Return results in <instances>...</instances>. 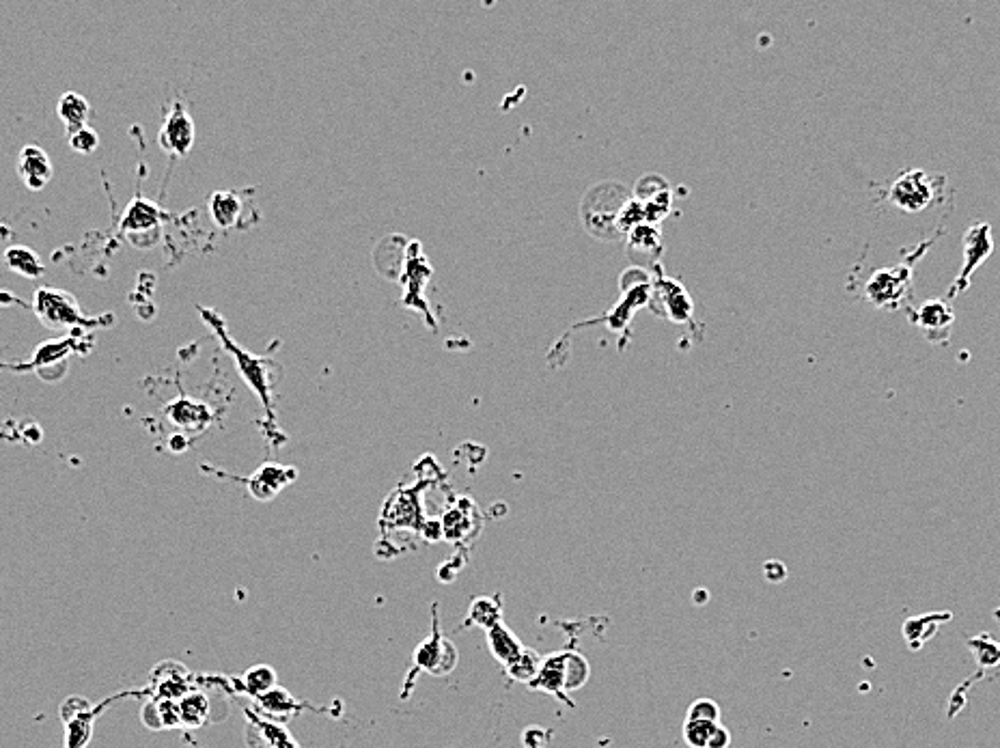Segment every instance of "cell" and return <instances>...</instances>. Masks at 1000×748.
<instances>
[{
	"label": "cell",
	"instance_id": "7c38bea8",
	"mask_svg": "<svg viewBox=\"0 0 1000 748\" xmlns=\"http://www.w3.org/2000/svg\"><path fill=\"white\" fill-rule=\"evenodd\" d=\"M18 175L29 190H44L54 175L50 156L37 145H26L18 156Z\"/></svg>",
	"mask_w": 1000,
	"mask_h": 748
},
{
	"label": "cell",
	"instance_id": "484cf974",
	"mask_svg": "<svg viewBox=\"0 0 1000 748\" xmlns=\"http://www.w3.org/2000/svg\"><path fill=\"white\" fill-rule=\"evenodd\" d=\"M731 746V733L727 727H722L718 725L712 733V738L710 742H707V748H729Z\"/></svg>",
	"mask_w": 1000,
	"mask_h": 748
},
{
	"label": "cell",
	"instance_id": "52a82bcc",
	"mask_svg": "<svg viewBox=\"0 0 1000 748\" xmlns=\"http://www.w3.org/2000/svg\"><path fill=\"white\" fill-rule=\"evenodd\" d=\"M994 253V235L990 223H972L968 231L964 233V255H962V268L957 272L953 285L949 287V298H957L964 294L970 287V276L977 268H981L985 261L990 259Z\"/></svg>",
	"mask_w": 1000,
	"mask_h": 748
},
{
	"label": "cell",
	"instance_id": "603a6c76",
	"mask_svg": "<svg viewBox=\"0 0 1000 748\" xmlns=\"http://www.w3.org/2000/svg\"><path fill=\"white\" fill-rule=\"evenodd\" d=\"M716 727V723H705V720H686L684 740L690 748H707Z\"/></svg>",
	"mask_w": 1000,
	"mask_h": 748
},
{
	"label": "cell",
	"instance_id": "cb8c5ba5",
	"mask_svg": "<svg viewBox=\"0 0 1000 748\" xmlns=\"http://www.w3.org/2000/svg\"><path fill=\"white\" fill-rule=\"evenodd\" d=\"M67 141H69V147H72V151H76V154L89 156L97 147H100V134H97L93 128L85 126L72 134H67Z\"/></svg>",
	"mask_w": 1000,
	"mask_h": 748
},
{
	"label": "cell",
	"instance_id": "277c9868",
	"mask_svg": "<svg viewBox=\"0 0 1000 748\" xmlns=\"http://www.w3.org/2000/svg\"><path fill=\"white\" fill-rule=\"evenodd\" d=\"M649 309L660 317H666L675 324H694V304L682 281L666 276L660 263L654 266V276H651V300Z\"/></svg>",
	"mask_w": 1000,
	"mask_h": 748
},
{
	"label": "cell",
	"instance_id": "ba28073f",
	"mask_svg": "<svg viewBox=\"0 0 1000 748\" xmlns=\"http://www.w3.org/2000/svg\"><path fill=\"white\" fill-rule=\"evenodd\" d=\"M429 276H432V266H429L425 255L421 253V246L416 242L410 244L408 255L404 259V270H401V283H404L406 289L401 302H404L406 307L423 313L427 317V324L434 328L436 322L432 320V315H429V307L423 298V289L429 283Z\"/></svg>",
	"mask_w": 1000,
	"mask_h": 748
},
{
	"label": "cell",
	"instance_id": "44dd1931",
	"mask_svg": "<svg viewBox=\"0 0 1000 748\" xmlns=\"http://www.w3.org/2000/svg\"><path fill=\"white\" fill-rule=\"evenodd\" d=\"M490 643L498 660H505L509 664H516L522 658V647L516 643V636H513L507 628L496 626L490 632Z\"/></svg>",
	"mask_w": 1000,
	"mask_h": 748
},
{
	"label": "cell",
	"instance_id": "7a4b0ae2",
	"mask_svg": "<svg viewBox=\"0 0 1000 748\" xmlns=\"http://www.w3.org/2000/svg\"><path fill=\"white\" fill-rule=\"evenodd\" d=\"M630 199L632 195L628 192V188L619 182H602L593 186L585 195V199H582L580 207V216L582 223H585V229L593 235V238L608 242L619 240L621 233L617 229V223L625 203Z\"/></svg>",
	"mask_w": 1000,
	"mask_h": 748
},
{
	"label": "cell",
	"instance_id": "2e32d148",
	"mask_svg": "<svg viewBox=\"0 0 1000 748\" xmlns=\"http://www.w3.org/2000/svg\"><path fill=\"white\" fill-rule=\"evenodd\" d=\"M169 419L184 429H205L212 421L210 408L199 401L179 399L169 406Z\"/></svg>",
	"mask_w": 1000,
	"mask_h": 748
},
{
	"label": "cell",
	"instance_id": "8992f818",
	"mask_svg": "<svg viewBox=\"0 0 1000 748\" xmlns=\"http://www.w3.org/2000/svg\"><path fill=\"white\" fill-rule=\"evenodd\" d=\"M33 307L35 315L48 328L67 330L72 326H89L87 317L80 313L78 300L69 292H63V289H52V287L37 289Z\"/></svg>",
	"mask_w": 1000,
	"mask_h": 748
},
{
	"label": "cell",
	"instance_id": "ac0fdd59",
	"mask_svg": "<svg viewBox=\"0 0 1000 748\" xmlns=\"http://www.w3.org/2000/svg\"><path fill=\"white\" fill-rule=\"evenodd\" d=\"M57 113H59V119L63 121L65 132L72 134V132H76V130L87 126L89 102L85 98H82L80 93L67 91V93L61 95L59 106H57Z\"/></svg>",
	"mask_w": 1000,
	"mask_h": 748
},
{
	"label": "cell",
	"instance_id": "4fadbf2b",
	"mask_svg": "<svg viewBox=\"0 0 1000 748\" xmlns=\"http://www.w3.org/2000/svg\"><path fill=\"white\" fill-rule=\"evenodd\" d=\"M625 246H628V255L636 261V263H651V266H656V263H660V255H662V233H660V227L658 225H651V223H643V225H638L636 229H632L628 235H625Z\"/></svg>",
	"mask_w": 1000,
	"mask_h": 748
},
{
	"label": "cell",
	"instance_id": "4316f807",
	"mask_svg": "<svg viewBox=\"0 0 1000 748\" xmlns=\"http://www.w3.org/2000/svg\"><path fill=\"white\" fill-rule=\"evenodd\" d=\"M169 447H171V451L182 453V451H186V449H188V438H186V436H182V434H177V436H173V438L169 440Z\"/></svg>",
	"mask_w": 1000,
	"mask_h": 748
},
{
	"label": "cell",
	"instance_id": "d4e9b609",
	"mask_svg": "<svg viewBox=\"0 0 1000 748\" xmlns=\"http://www.w3.org/2000/svg\"><path fill=\"white\" fill-rule=\"evenodd\" d=\"M686 720H705V723L720 725V708L712 699H697L690 708Z\"/></svg>",
	"mask_w": 1000,
	"mask_h": 748
},
{
	"label": "cell",
	"instance_id": "6da1fadb",
	"mask_svg": "<svg viewBox=\"0 0 1000 748\" xmlns=\"http://www.w3.org/2000/svg\"><path fill=\"white\" fill-rule=\"evenodd\" d=\"M199 311L203 315V320L214 328L216 337L222 343V348H225L233 356L235 367H238L240 376L250 386V391H253L257 395V399L261 401L263 410H266V417L274 423V397H272V393H274V386H276V382H279V376L283 371L281 365L272 358L255 356L253 352L242 350L240 345L227 335L225 326H222V320L212 309L199 307Z\"/></svg>",
	"mask_w": 1000,
	"mask_h": 748
},
{
	"label": "cell",
	"instance_id": "7402d4cb",
	"mask_svg": "<svg viewBox=\"0 0 1000 748\" xmlns=\"http://www.w3.org/2000/svg\"><path fill=\"white\" fill-rule=\"evenodd\" d=\"M968 645L972 649V654H975L977 662L983 664V667H996L1000 662V643L992 641L990 636H977V639H972Z\"/></svg>",
	"mask_w": 1000,
	"mask_h": 748
},
{
	"label": "cell",
	"instance_id": "30bf717a",
	"mask_svg": "<svg viewBox=\"0 0 1000 748\" xmlns=\"http://www.w3.org/2000/svg\"><path fill=\"white\" fill-rule=\"evenodd\" d=\"M160 147L171 156H186L194 145V121L186 113V108L175 102L171 106V113L166 115L164 126L158 134Z\"/></svg>",
	"mask_w": 1000,
	"mask_h": 748
},
{
	"label": "cell",
	"instance_id": "e0dca14e",
	"mask_svg": "<svg viewBox=\"0 0 1000 748\" xmlns=\"http://www.w3.org/2000/svg\"><path fill=\"white\" fill-rule=\"evenodd\" d=\"M291 479H296V470L279 464H266L253 479H250V490H253L257 498H266V490L263 488H268V494L272 496L283 486H287Z\"/></svg>",
	"mask_w": 1000,
	"mask_h": 748
},
{
	"label": "cell",
	"instance_id": "3957f363",
	"mask_svg": "<svg viewBox=\"0 0 1000 748\" xmlns=\"http://www.w3.org/2000/svg\"><path fill=\"white\" fill-rule=\"evenodd\" d=\"M942 175L927 173L921 169L904 171L895 182L884 190V201L891 203L895 210L906 214H919L932 205L944 190Z\"/></svg>",
	"mask_w": 1000,
	"mask_h": 748
},
{
	"label": "cell",
	"instance_id": "9c48e42d",
	"mask_svg": "<svg viewBox=\"0 0 1000 748\" xmlns=\"http://www.w3.org/2000/svg\"><path fill=\"white\" fill-rule=\"evenodd\" d=\"M908 317L910 322L923 332V337L929 343L942 345L951 339L953 324H955V311L947 300H925L919 307H908Z\"/></svg>",
	"mask_w": 1000,
	"mask_h": 748
},
{
	"label": "cell",
	"instance_id": "5bb4252c",
	"mask_svg": "<svg viewBox=\"0 0 1000 748\" xmlns=\"http://www.w3.org/2000/svg\"><path fill=\"white\" fill-rule=\"evenodd\" d=\"M158 227H160L158 205L143 197H136L121 218V231L128 233L132 240L145 238V233L156 231Z\"/></svg>",
	"mask_w": 1000,
	"mask_h": 748
},
{
	"label": "cell",
	"instance_id": "5b68a950",
	"mask_svg": "<svg viewBox=\"0 0 1000 748\" xmlns=\"http://www.w3.org/2000/svg\"><path fill=\"white\" fill-rule=\"evenodd\" d=\"M863 292V296L875 309L895 311L899 307H910L908 302L912 296V270L908 266L875 270L871 279L865 283Z\"/></svg>",
	"mask_w": 1000,
	"mask_h": 748
},
{
	"label": "cell",
	"instance_id": "ffe728a7",
	"mask_svg": "<svg viewBox=\"0 0 1000 748\" xmlns=\"http://www.w3.org/2000/svg\"><path fill=\"white\" fill-rule=\"evenodd\" d=\"M72 350H74V339H54L41 343L37 352L33 354V367L37 369V373L44 371V367L50 365H61L65 369L67 367L65 356L72 354Z\"/></svg>",
	"mask_w": 1000,
	"mask_h": 748
},
{
	"label": "cell",
	"instance_id": "9a60e30c",
	"mask_svg": "<svg viewBox=\"0 0 1000 748\" xmlns=\"http://www.w3.org/2000/svg\"><path fill=\"white\" fill-rule=\"evenodd\" d=\"M244 212V203L238 192L233 190H218L210 197V214L216 227L233 229L238 227Z\"/></svg>",
	"mask_w": 1000,
	"mask_h": 748
},
{
	"label": "cell",
	"instance_id": "8fae6325",
	"mask_svg": "<svg viewBox=\"0 0 1000 748\" xmlns=\"http://www.w3.org/2000/svg\"><path fill=\"white\" fill-rule=\"evenodd\" d=\"M634 199L641 203L647 223L660 225V220L671 214L673 190L660 175H645L641 182L636 184Z\"/></svg>",
	"mask_w": 1000,
	"mask_h": 748
},
{
	"label": "cell",
	"instance_id": "d6986e66",
	"mask_svg": "<svg viewBox=\"0 0 1000 748\" xmlns=\"http://www.w3.org/2000/svg\"><path fill=\"white\" fill-rule=\"evenodd\" d=\"M5 263L11 272H16L24 279H39L44 276L46 266L35 251L29 246H11L5 251Z\"/></svg>",
	"mask_w": 1000,
	"mask_h": 748
}]
</instances>
